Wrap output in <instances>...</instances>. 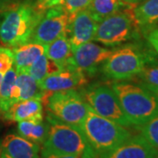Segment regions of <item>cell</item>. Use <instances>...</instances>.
Listing matches in <instances>:
<instances>
[{"mask_svg": "<svg viewBox=\"0 0 158 158\" xmlns=\"http://www.w3.org/2000/svg\"><path fill=\"white\" fill-rule=\"evenodd\" d=\"M44 12L32 0H25L3 10L0 14L1 43L12 49L29 42Z\"/></svg>", "mask_w": 158, "mask_h": 158, "instance_id": "1", "label": "cell"}, {"mask_svg": "<svg viewBox=\"0 0 158 158\" xmlns=\"http://www.w3.org/2000/svg\"><path fill=\"white\" fill-rule=\"evenodd\" d=\"M111 88L132 126L145 124L158 114V95L143 84L122 80L112 83Z\"/></svg>", "mask_w": 158, "mask_h": 158, "instance_id": "2", "label": "cell"}, {"mask_svg": "<svg viewBox=\"0 0 158 158\" xmlns=\"http://www.w3.org/2000/svg\"><path fill=\"white\" fill-rule=\"evenodd\" d=\"M46 121L48 125V133L43 143V151L98 158L78 126L64 123L48 113H47Z\"/></svg>", "mask_w": 158, "mask_h": 158, "instance_id": "3", "label": "cell"}, {"mask_svg": "<svg viewBox=\"0 0 158 158\" xmlns=\"http://www.w3.org/2000/svg\"><path fill=\"white\" fill-rule=\"evenodd\" d=\"M79 127L98 157L114 149L132 136L127 127L102 117L90 107Z\"/></svg>", "mask_w": 158, "mask_h": 158, "instance_id": "4", "label": "cell"}, {"mask_svg": "<svg viewBox=\"0 0 158 158\" xmlns=\"http://www.w3.org/2000/svg\"><path fill=\"white\" fill-rule=\"evenodd\" d=\"M150 55L136 44H127L112 51L102 64L101 71L106 77L116 81L138 76L149 61Z\"/></svg>", "mask_w": 158, "mask_h": 158, "instance_id": "5", "label": "cell"}, {"mask_svg": "<svg viewBox=\"0 0 158 158\" xmlns=\"http://www.w3.org/2000/svg\"><path fill=\"white\" fill-rule=\"evenodd\" d=\"M47 113L67 124L80 126L90 106L82 94L75 89L58 90L47 94L42 101Z\"/></svg>", "mask_w": 158, "mask_h": 158, "instance_id": "6", "label": "cell"}, {"mask_svg": "<svg viewBox=\"0 0 158 158\" xmlns=\"http://www.w3.org/2000/svg\"><path fill=\"white\" fill-rule=\"evenodd\" d=\"M137 25L132 12L118 11L98 23L94 40L106 47H115L135 38Z\"/></svg>", "mask_w": 158, "mask_h": 158, "instance_id": "7", "label": "cell"}, {"mask_svg": "<svg viewBox=\"0 0 158 158\" xmlns=\"http://www.w3.org/2000/svg\"><path fill=\"white\" fill-rule=\"evenodd\" d=\"M81 94L88 106L98 115L126 127L132 126L126 117L111 86L90 85L85 88Z\"/></svg>", "mask_w": 158, "mask_h": 158, "instance_id": "8", "label": "cell"}, {"mask_svg": "<svg viewBox=\"0 0 158 158\" xmlns=\"http://www.w3.org/2000/svg\"><path fill=\"white\" fill-rule=\"evenodd\" d=\"M69 14L63 6L52 7L44 12L30 41L47 45L64 34H68Z\"/></svg>", "mask_w": 158, "mask_h": 158, "instance_id": "9", "label": "cell"}, {"mask_svg": "<svg viewBox=\"0 0 158 158\" xmlns=\"http://www.w3.org/2000/svg\"><path fill=\"white\" fill-rule=\"evenodd\" d=\"M112 49L93 43L86 42L73 48L69 68L77 69L88 76H94L112 53Z\"/></svg>", "mask_w": 158, "mask_h": 158, "instance_id": "10", "label": "cell"}, {"mask_svg": "<svg viewBox=\"0 0 158 158\" xmlns=\"http://www.w3.org/2000/svg\"><path fill=\"white\" fill-rule=\"evenodd\" d=\"M98 23L88 8L69 15L68 37L72 48L94 40Z\"/></svg>", "mask_w": 158, "mask_h": 158, "instance_id": "11", "label": "cell"}, {"mask_svg": "<svg viewBox=\"0 0 158 158\" xmlns=\"http://www.w3.org/2000/svg\"><path fill=\"white\" fill-rule=\"evenodd\" d=\"M87 83L86 74L75 68L61 69L38 82L42 90L50 92L75 89L86 85Z\"/></svg>", "mask_w": 158, "mask_h": 158, "instance_id": "12", "label": "cell"}, {"mask_svg": "<svg viewBox=\"0 0 158 158\" xmlns=\"http://www.w3.org/2000/svg\"><path fill=\"white\" fill-rule=\"evenodd\" d=\"M157 153L156 148L139 135L131 136L122 144L98 158H154Z\"/></svg>", "mask_w": 158, "mask_h": 158, "instance_id": "13", "label": "cell"}, {"mask_svg": "<svg viewBox=\"0 0 158 158\" xmlns=\"http://www.w3.org/2000/svg\"><path fill=\"white\" fill-rule=\"evenodd\" d=\"M39 144L19 134H9L1 141L0 158H40Z\"/></svg>", "mask_w": 158, "mask_h": 158, "instance_id": "14", "label": "cell"}, {"mask_svg": "<svg viewBox=\"0 0 158 158\" xmlns=\"http://www.w3.org/2000/svg\"><path fill=\"white\" fill-rule=\"evenodd\" d=\"M47 91L40 87L38 82L27 71H17V77L11 90V106L16 102L31 98H37L42 101Z\"/></svg>", "mask_w": 158, "mask_h": 158, "instance_id": "15", "label": "cell"}, {"mask_svg": "<svg viewBox=\"0 0 158 158\" xmlns=\"http://www.w3.org/2000/svg\"><path fill=\"white\" fill-rule=\"evenodd\" d=\"M42 103L40 99L31 98L16 102L3 113L4 118L11 122L23 120H43Z\"/></svg>", "mask_w": 158, "mask_h": 158, "instance_id": "16", "label": "cell"}, {"mask_svg": "<svg viewBox=\"0 0 158 158\" xmlns=\"http://www.w3.org/2000/svg\"><path fill=\"white\" fill-rule=\"evenodd\" d=\"M45 55L56 62L61 69L69 68L73 48L69 42L68 34H62L52 42L45 45Z\"/></svg>", "mask_w": 158, "mask_h": 158, "instance_id": "17", "label": "cell"}, {"mask_svg": "<svg viewBox=\"0 0 158 158\" xmlns=\"http://www.w3.org/2000/svg\"><path fill=\"white\" fill-rule=\"evenodd\" d=\"M135 22L142 31L155 27L158 24V0H143L132 11Z\"/></svg>", "mask_w": 158, "mask_h": 158, "instance_id": "18", "label": "cell"}, {"mask_svg": "<svg viewBox=\"0 0 158 158\" xmlns=\"http://www.w3.org/2000/svg\"><path fill=\"white\" fill-rule=\"evenodd\" d=\"M14 65L17 71L27 70L28 68L41 55L45 54V45L30 41L12 48Z\"/></svg>", "mask_w": 158, "mask_h": 158, "instance_id": "19", "label": "cell"}, {"mask_svg": "<svg viewBox=\"0 0 158 158\" xmlns=\"http://www.w3.org/2000/svg\"><path fill=\"white\" fill-rule=\"evenodd\" d=\"M18 134L37 144H43L48 133V125L43 120H23L19 122Z\"/></svg>", "mask_w": 158, "mask_h": 158, "instance_id": "20", "label": "cell"}, {"mask_svg": "<svg viewBox=\"0 0 158 158\" xmlns=\"http://www.w3.org/2000/svg\"><path fill=\"white\" fill-rule=\"evenodd\" d=\"M124 5L126 4L121 0H91L87 8L92 17L99 22L103 19L120 11Z\"/></svg>", "mask_w": 158, "mask_h": 158, "instance_id": "21", "label": "cell"}, {"mask_svg": "<svg viewBox=\"0 0 158 158\" xmlns=\"http://www.w3.org/2000/svg\"><path fill=\"white\" fill-rule=\"evenodd\" d=\"M61 70L60 67L54 61L50 60L45 54L36 59L27 70L37 82L41 81L47 77Z\"/></svg>", "mask_w": 158, "mask_h": 158, "instance_id": "22", "label": "cell"}, {"mask_svg": "<svg viewBox=\"0 0 158 158\" xmlns=\"http://www.w3.org/2000/svg\"><path fill=\"white\" fill-rule=\"evenodd\" d=\"M17 77L16 69L11 68L4 76L0 83V113H4L11 106L12 87Z\"/></svg>", "mask_w": 158, "mask_h": 158, "instance_id": "23", "label": "cell"}, {"mask_svg": "<svg viewBox=\"0 0 158 158\" xmlns=\"http://www.w3.org/2000/svg\"><path fill=\"white\" fill-rule=\"evenodd\" d=\"M151 61L148 62L138 76L141 84L158 95V65L151 63Z\"/></svg>", "mask_w": 158, "mask_h": 158, "instance_id": "24", "label": "cell"}, {"mask_svg": "<svg viewBox=\"0 0 158 158\" xmlns=\"http://www.w3.org/2000/svg\"><path fill=\"white\" fill-rule=\"evenodd\" d=\"M141 135L158 150V114L145 124L136 127Z\"/></svg>", "mask_w": 158, "mask_h": 158, "instance_id": "25", "label": "cell"}, {"mask_svg": "<svg viewBox=\"0 0 158 158\" xmlns=\"http://www.w3.org/2000/svg\"><path fill=\"white\" fill-rule=\"evenodd\" d=\"M14 55L11 48L6 47H0V73L2 75L13 68Z\"/></svg>", "mask_w": 158, "mask_h": 158, "instance_id": "26", "label": "cell"}, {"mask_svg": "<svg viewBox=\"0 0 158 158\" xmlns=\"http://www.w3.org/2000/svg\"><path fill=\"white\" fill-rule=\"evenodd\" d=\"M91 0H62V6L69 15L87 8Z\"/></svg>", "mask_w": 158, "mask_h": 158, "instance_id": "27", "label": "cell"}, {"mask_svg": "<svg viewBox=\"0 0 158 158\" xmlns=\"http://www.w3.org/2000/svg\"><path fill=\"white\" fill-rule=\"evenodd\" d=\"M146 33V39H147L148 44L152 47L154 50L158 54V28L153 27V28L148 30Z\"/></svg>", "mask_w": 158, "mask_h": 158, "instance_id": "28", "label": "cell"}, {"mask_svg": "<svg viewBox=\"0 0 158 158\" xmlns=\"http://www.w3.org/2000/svg\"><path fill=\"white\" fill-rule=\"evenodd\" d=\"M34 3L39 10L46 11L52 7L61 6L62 4V0H36Z\"/></svg>", "mask_w": 158, "mask_h": 158, "instance_id": "29", "label": "cell"}, {"mask_svg": "<svg viewBox=\"0 0 158 158\" xmlns=\"http://www.w3.org/2000/svg\"><path fill=\"white\" fill-rule=\"evenodd\" d=\"M40 158H89V157H82L77 156H71V155H61V154H54V153L46 152L41 150L40 153Z\"/></svg>", "mask_w": 158, "mask_h": 158, "instance_id": "30", "label": "cell"}, {"mask_svg": "<svg viewBox=\"0 0 158 158\" xmlns=\"http://www.w3.org/2000/svg\"><path fill=\"white\" fill-rule=\"evenodd\" d=\"M11 1L12 0H0V12L9 6H11Z\"/></svg>", "mask_w": 158, "mask_h": 158, "instance_id": "31", "label": "cell"}, {"mask_svg": "<svg viewBox=\"0 0 158 158\" xmlns=\"http://www.w3.org/2000/svg\"><path fill=\"white\" fill-rule=\"evenodd\" d=\"M121 1L127 6H135L139 2V0H121Z\"/></svg>", "mask_w": 158, "mask_h": 158, "instance_id": "32", "label": "cell"}, {"mask_svg": "<svg viewBox=\"0 0 158 158\" xmlns=\"http://www.w3.org/2000/svg\"><path fill=\"white\" fill-rule=\"evenodd\" d=\"M3 76H4V75H2V74L0 73V83H1V81H2V78H3Z\"/></svg>", "mask_w": 158, "mask_h": 158, "instance_id": "33", "label": "cell"}, {"mask_svg": "<svg viewBox=\"0 0 158 158\" xmlns=\"http://www.w3.org/2000/svg\"><path fill=\"white\" fill-rule=\"evenodd\" d=\"M154 158H158V153L157 154H156V156H155V157Z\"/></svg>", "mask_w": 158, "mask_h": 158, "instance_id": "34", "label": "cell"}, {"mask_svg": "<svg viewBox=\"0 0 158 158\" xmlns=\"http://www.w3.org/2000/svg\"><path fill=\"white\" fill-rule=\"evenodd\" d=\"M0 148H1V140H0Z\"/></svg>", "mask_w": 158, "mask_h": 158, "instance_id": "35", "label": "cell"}, {"mask_svg": "<svg viewBox=\"0 0 158 158\" xmlns=\"http://www.w3.org/2000/svg\"><path fill=\"white\" fill-rule=\"evenodd\" d=\"M140 1H143V0H139V2H140Z\"/></svg>", "mask_w": 158, "mask_h": 158, "instance_id": "36", "label": "cell"}]
</instances>
